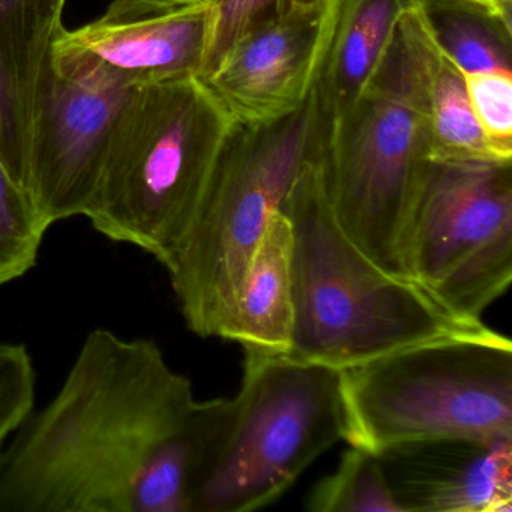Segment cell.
Here are the masks:
<instances>
[{"instance_id": "cell-21", "label": "cell", "mask_w": 512, "mask_h": 512, "mask_svg": "<svg viewBox=\"0 0 512 512\" xmlns=\"http://www.w3.org/2000/svg\"><path fill=\"white\" fill-rule=\"evenodd\" d=\"M319 0H209L208 47L200 77L206 79L233 43L251 26L290 8Z\"/></svg>"}, {"instance_id": "cell-12", "label": "cell", "mask_w": 512, "mask_h": 512, "mask_svg": "<svg viewBox=\"0 0 512 512\" xmlns=\"http://www.w3.org/2000/svg\"><path fill=\"white\" fill-rule=\"evenodd\" d=\"M377 455L401 512L512 511V437L404 443Z\"/></svg>"}, {"instance_id": "cell-11", "label": "cell", "mask_w": 512, "mask_h": 512, "mask_svg": "<svg viewBox=\"0 0 512 512\" xmlns=\"http://www.w3.org/2000/svg\"><path fill=\"white\" fill-rule=\"evenodd\" d=\"M335 0L290 8L251 26L206 77L230 118L256 124L298 109L313 89Z\"/></svg>"}, {"instance_id": "cell-4", "label": "cell", "mask_w": 512, "mask_h": 512, "mask_svg": "<svg viewBox=\"0 0 512 512\" xmlns=\"http://www.w3.org/2000/svg\"><path fill=\"white\" fill-rule=\"evenodd\" d=\"M323 137L314 88L287 115L235 122L182 238L161 266L193 334L226 338L251 256Z\"/></svg>"}, {"instance_id": "cell-10", "label": "cell", "mask_w": 512, "mask_h": 512, "mask_svg": "<svg viewBox=\"0 0 512 512\" xmlns=\"http://www.w3.org/2000/svg\"><path fill=\"white\" fill-rule=\"evenodd\" d=\"M209 17V0H113L100 19L62 26L52 52L131 89L200 76Z\"/></svg>"}, {"instance_id": "cell-6", "label": "cell", "mask_w": 512, "mask_h": 512, "mask_svg": "<svg viewBox=\"0 0 512 512\" xmlns=\"http://www.w3.org/2000/svg\"><path fill=\"white\" fill-rule=\"evenodd\" d=\"M346 442L379 454L404 443L512 437V343L487 325L341 370Z\"/></svg>"}, {"instance_id": "cell-9", "label": "cell", "mask_w": 512, "mask_h": 512, "mask_svg": "<svg viewBox=\"0 0 512 512\" xmlns=\"http://www.w3.org/2000/svg\"><path fill=\"white\" fill-rule=\"evenodd\" d=\"M134 92L100 71L47 56L35 94L26 188L49 229L85 217Z\"/></svg>"}, {"instance_id": "cell-8", "label": "cell", "mask_w": 512, "mask_h": 512, "mask_svg": "<svg viewBox=\"0 0 512 512\" xmlns=\"http://www.w3.org/2000/svg\"><path fill=\"white\" fill-rule=\"evenodd\" d=\"M406 262L410 280L443 307L482 320L512 281V163H431Z\"/></svg>"}, {"instance_id": "cell-15", "label": "cell", "mask_w": 512, "mask_h": 512, "mask_svg": "<svg viewBox=\"0 0 512 512\" xmlns=\"http://www.w3.org/2000/svg\"><path fill=\"white\" fill-rule=\"evenodd\" d=\"M292 229L284 212L269 218L251 256L224 340L286 355L292 335Z\"/></svg>"}, {"instance_id": "cell-19", "label": "cell", "mask_w": 512, "mask_h": 512, "mask_svg": "<svg viewBox=\"0 0 512 512\" xmlns=\"http://www.w3.org/2000/svg\"><path fill=\"white\" fill-rule=\"evenodd\" d=\"M49 227L0 158V286L35 268Z\"/></svg>"}, {"instance_id": "cell-5", "label": "cell", "mask_w": 512, "mask_h": 512, "mask_svg": "<svg viewBox=\"0 0 512 512\" xmlns=\"http://www.w3.org/2000/svg\"><path fill=\"white\" fill-rule=\"evenodd\" d=\"M235 121L200 76L136 89L85 217L163 263L184 235Z\"/></svg>"}, {"instance_id": "cell-13", "label": "cell", "mask_w": 512, "mask_h": 512, "mask_svg": "<svg viewBox=\"0 0 512 512\" xmlns=\"http://www.w3.org/2000/svg\"><path fill=\"white\" fill-rule=\"evenodd\" d=\"M67 0H0V158L28 185L38 79L62 28Z\"/></svg>"}, {"instance_id": "cell-18", "label": "cell", "mask_w": 512, "mask_h": 512, "mask_svg": "<svg viewBox=\"0 0 512 512\" xmlns=\"http://www.w3.org/2000/svg\"><path fill=\"white\" fill-rule=\"evenodd\" d=\"M305 508L313 512H401L379 455L352 445L337 469L314 485Z\"/></svg>"}, {"instance_id": "cell-14", "label": "cell", "mask_w": 512, "mask_h": 512, "mask_svg": "<svg viewBox=\"0 0 512 512\" xmlns=\"http://www.w3.org/2000/svg\"><path fill=\"white\" fill-rule=\"evenodd\" d=\"M410 0H335L314 92L323 124L343 115L382 61Z\"/></svg>"}, {"instance_id": "cell-20", "label": "cell", "mask_w": 512, "mask_h": 512, "mask_svg": "<svg viewBox=\"0 0 512 512\" xmlns=\"http://www.w3.org/2000/svg\"><path fill=\"white\" fill-rule=\"evenodd\" d=\"M473 116L493 154L512 163V71L463 73Z\"/></svg>"}, {"instance_id": "cell-16", "label": "cell", "mask_w": 512, "mask_h": 512, "mask_svg": "<svg viewBox=\"0 0 512 512\" xmlns=\"http://www.w3.org/2000/svg\"><path fill=\"white\" fill-rule=\"evenodd\" d=\"M412 23L427 77L431 163H505L491 151L473 116L463 71L434 37L422 0H410Z\"/></svg>"}, {"instance_id": "cell-3", "label": "cell", "mask_w": 512, "mask_h": 512, "mask_svg": "<svg viewBox=\"0 0 512 512\" xmlns=\"http://www.w3.org/2000/svg\"><path fill=\"white\" fill-rule=\"evenodd\" d=\"M430 164L427 77L406 10L373 76L343 115L323 124L322 140L338 226L395 277L410 280L407 232Z\"/></svg>"}, {"instance_id": "cell-17", "label": "cell", "mask_w": 512, "mask_h": 512, "mask_svg": "<svg viewBox=\"0 0 512 512\" xmlns=\"http://www.w3.org/2000/svg\"><path fill=\"white\" fill-rule=\"evenodd\" d=\"M422 2L437 43L463 73L512 71L511 29L469 5Z\"/></svg>"}, {"instance_id": "cell-1", "label": "cell", "mask_w": 512, "mask_h": 512, "mask_svg": "<svg viewBox=\"0 0 512 512\" xmlns=\"http://www.w3.org/2000/svg\"><path fill=\"white\" fill-rule=\"evenodd\" d=\"M230 409L196 400L154 340L94 329L0 451V512H190Z\"/></svg>"}, {"instance_id": "cell-24", "label": "cell", "mask_w": 512, "mask_h": 512, "mask_svg": "<svg viewBox=\"0 0 512 512\" xmlns=\"http://www.w3.org/2000/svg\"><path fill=\"white\" fill-rule=\"evenodd\" d=\"M187 2H197V0H187Z\"/></svg>"}, {"instance_id": "cell-2", "label": "cell", "mask_w": 512, "mask_h": 512, "mask_svg": "<svg viewBox=\"0 0 512 512\" xmlns=\"http://www.w3.org/2000/svg\"><path fill=\"white\" fill-rule=\"evenodd\" d=\"M281 211L292 229V335L286 356L335 370L401 347L484 328L415 281L373 262L338 226L323 181L322 143Z\"/></svg>"}, {"instance_id": "cell-23", "label": "cell", "mask_w": 512, "mask_h": 512, "mask_svg": "<svg viewBox=\"0 0 512 512\" xmlns=\"http://www.w3.org/2000/svg\"><path fill=\"white\" fill-rule=\"evenodd\" d=\"M458 4L469 5L482 13L496 19L506 28L511 29V2L512 0H451Z\"/></svg>"}, {"instance_id": "cell-7", "label": "cell", "mask_w": 512, "mask_h": 512, "mask_svg": "<svg viewBox=\"0 0 512 512\" xmlns=\"http://www.w3.org/2000/svg\"><path fill=\"white\" fill-rule=\"evenodd\" d=\"M346 434L340 370L244 349L241 388L190 512L265 508Z\"/></svg>"}, {"instance_id": "cell-22", "label": "cell", "mask_w": 512, "mask_h": 512, "mask_svg": "<svg viewBox=\"0 0 512 512\" xmlns=\"http://www.w3.org/2000/svg\"><path fill=\"white\" fill-rule=\"evenodd\" d=\"M34 362L23 344H0V451L35 406Z\"/></svg>"}]
</instances>
